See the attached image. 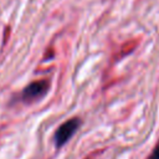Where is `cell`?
Masks as SVG:
<instances>
[{
    "label": "cell",
    "mask_w": 159,
    "mask_h": 159,
    "mask_svg": "<svg viewBox=\"0 0 159 159\" xmlns=\"http://www.w3.org/2000/svg\"><path fill=\"white\" fill-rule=\"evenodd\" d=\"M80 124H81V120L78 118H72V119L65 122L63 124H61L57 128L56 133H55V143H56V147L60 148L65 143H67L68 139L76 133V130L80 127Z\"/></svg>",
    "instance_id": "obj_1"
},
{
    "label": "cell",
    "mask_w": 159,
    "mask_h": 159,
    "mask_svg": "<svg viewBox=\"0 0 159 159\" xmlns=\"http://www.w3.org/2000/svg\"><path fill=\"white\" fill-rule=\"evenodd\" d=\"M48 82L47 81H36L30 83L25 87L22 91L21 98L24 102H34L36 99H40L48 89Z\"/></svg>",
    "instance_id": "obj_2"
},
{
    "label": "cell",
    "mask_w": 159,
    "mask_h": 159,
    "mask_svg": "<svg viewBox=\"0 0 159 159\" xmlns=\"http://www.w3.org/2000/svg\"><path fill=\"white\" fill-rule=\"evenodd\" d=\"M149 159H159V144L155 147V149H154L153 153L150 154Z\"/></svg>",
    "instance_id": "obj_3"
}]
</instances>
